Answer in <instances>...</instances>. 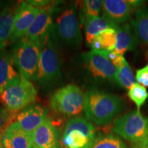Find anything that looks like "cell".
Segmentation results:
<instances>
[{"label":"cell","instance_id":"30bf717a","mask_svg":"<svg viewBox=\"0 0 148 148\" xmlns=\"http://www.w3.org/2000/svg\"><path fill=\"white\" fill-rule=\"evenodd\" d=\"M143 1L105 0L102 3L103 17L116 25L125 23L134 10L143 8Z\"/></svg>","mask_w":148,"mask_h":148},{"label":"cell","instance_id":"ac0fdd59","mask_svg":"<svg viewBox=\"0 0 148 148\" xmlns=\"http://www.w3.org/2000/svg\"><path fill=\"white\" fill-rule=\"evenodd\" d=\"M137 41L133 27L128 23L122 24L116 29V43L114 51L123 55L127 51L136 48Z\"/></svg>","mask_w":148,"mask_h":148},{"label":"cell","instance_id":"f1b7e54d","mask_svg":"<svg viewBox=\"0 0 148 148\" xmlns=\"http://www.w3.org/2000/svg\"><path fill=\"white\" fill-rule=\"evenodd\" d=\"M141 148H148V145L145 146V147H141Z\"/></svg>","mask_w":148,"mask_h":148},{"label":"cell","instance_id":"d6986e66","mask_svg":"<svg viewBox=\"0 0 148 148\" xmlns=\"http://www.w3.org/2000/svg\"><path fill=\"white\" fill-rule=\"evenodd\" d=\"M119 25L108 21L104 17L92 18L85 23V37L86 41L90 45L92 40L98 34L109 28L117 29Z\"/></svg>","mask_w":148,"mask_h":148},{"label":"cell","instance_id":"7402d4cb","mask_svg":"<svg viewBox=\"0 0 148 148\" xmlns=\"http://www.w3.org/2000/svg\"><path fill=\"white\" fill-rule=\"evenodd\" d=\"M103 1L101 0H86L81 1L79 9V21L82 25L92 18L99 17L101 10L102 9Z\"/></svg>","mask_w":148,"mask_h":148},{"label":"cell","instance_id":"cb8c5ba5","mask_svg":"<svg viewBox=\"0 0 148 148\" xmlns=\"http://www.w3.org/2000/svg\"><path fill=\"white\" fill-rule=\"evenodd\" d=\"M116 79L117 84L127 89L136 83V77L127 60L123 65L116 68Z\"/></svg>","mask_w":148,"mask_h":148},{"label":"cell","instance_id":"3957f363","mask_svg":"<svg viewBox=\"0 0 148 148\" xmlns=\"http://www.w3.org/2000/svg\"><path fill=\"white\" fill-rule=\"evenodd\" d=\"M112 130L129 142L133 148L148 145V117L137 109L114 119Z\"/></svg>","mask_w":148,"mask_h":148},{"label":"cell","instance_id":"9a60e30c","mask_svg":"<svg viewBox=\"0 0 148 148\" xmlns=\"http://www.w3.org/2000/svg\"><path fill=\"white\" fill-rule=\"evenodd\" d=\"M19 5L20 2L8 3L0 11V51L4 49L10 42Z\"/></svg>","mask_w":148,"mask_h":148},{"label":"cell","instance_id":"f546056e","mask_svg":"<svg viewBox=\"0 0 148 148\" xmlns=\"http://www.w3.org/2000/svg\"><path fill=\"white\" fill-rule=\"evenodd\" d=\"M0 8H1V7H0ZM1 10H2V9H1ZM1 10H0V11H1Z\"/></svg>","mask_w":148,"mask_h":148},{"label":"cell","instance_id":"277c9868","mask_svg":"<svg viewBox=\"0 0 148 148\" xmlns=\"http://www.w3.org/2000/svg\"><path fill=\"white\" fill-rule=\"evenodd\" d=\"M42 44L23 39L14 43L10 52L18 73L29 81L37 78Z\"/></svg>","mask_w":148,"mask_h":148},{"label":"cell","instance_id":"5bb4252c","mask_svg":"<svg viewBox=\"0 0 148 148\" xmlns=\"http://www.w3.org/2000/svg\"><path fill=\"white\" fill-rule=\"evenodd\" d=\"M33 145L36 148H60L59 135L51 119H47L31 134Z\"/></svg>","mask_w":148,"mask_h":148},{"label":"cell","instance_id":"603a6c76","mask_svg":"<svg viewBox=\"0 0 148 148\" xmlns=\"http://www.w3.org/2000/svg\"><path fill=\"white\" fill-rule=\"evenodd\" d=\"M89 148H127V147L118 136L103 134L95 137Z\"/></svg>","mask_w":148,"mask_h":148},{"label":"cell","instance_id":"6da1fadb","mask_svg":"<svg viewBox=\"0 0 148 148\" xmlns=\"http://www.w3.org/2000/svg\"><path fill=\"white\" fill-rule=\"evenodd\" d=\"M125 107L123 99L114 94L97 89L86 93L84 111L86 119L98 125L109 124Z\"/></svg>","mask_w":148,"mask_h":148},{"label":"cell","instance_id":"ffe728a7","mask_svg":"<svg viewBox=\"0 0 148 148\" xmlns=\"http://www.w3.org/2000/svg\"><path fill=\"white\" fill-rule=\"evenodd\" d=\"M116 43V29L109 28L103 31L94 38L90 47L92 50L113 51Z\"/></svg>","mask_w":148,"mask_h":148},{"label":"cell","instance_id":"7c38bea8","mask_svg":"<svg viewBox=\"0 0 148 148\" xmlns=\"http://www.w3.org/2000/svg\"><path fill=\"white\" fill-rule=\"evenodd\" d=\"M53 5H48L40 10L34 23L31 25L24 39L30 41L38 42L42 45L49 36L53 26Z\"/></svg>","mask_w":148,"mask_h":148},{"label":"cell","instance_id":"ba28073f","mask_svg":"<svg viewBox=\"0 0 148 148\" xmlns=\"http://www.w3.org/2000/svg\"><path fill=\"white\" fill-rule=\"evenodd\" d=\"M85 97L86 93L80 88L68 84L53 94L50 99V106L56 112L68 116H75L84 111Z\"/></svg>","mask_w":148,"mask_h":148},{"label":"cell","instance_id":"4316f807","mask_svg":"<svg viewBox=\"0 0 148 148\" xmlns=\"http://www.w3.org/2000/svg\"><path fill=\"white\" fill-rule=\"evenodd\" d=\"M104 51L106 56L108 57V58L111 61V62L115 66L116 69L123 65L124 62L126 61L125 58L123 57V55L119 54V53L115 52L114 51H110V52L106 51Z\"/></svg>","mask_w":148,"mask_h":148},{"label":"cell","instance_id":"7a4b0ae2","mask_svg":"<svg viewBox=\"0 0 148 148\" xmlns=\"http://www.w3.org/2000/svg\"><path fill=\"white\" fill-rule=\"evenodd\" d=\"M55 44L56 42L70 49L81 47L82 36L77 16L76 3H73L59 14L49 34Z\"/></svg>","mask_w":148,"mask_h":148},{"label":"cell","instance_id":"52a82bcc","mask_svg":"<svg viewBox=\"0 0 148 148\" xmlns=\"http://www.w3.org/2000/svg\"><path fill=\"white\" fill-rule=\"evenodd\" d=\"M86 73L97 82L117 84L116 69L103 51L91 50L80 55Z\"/></svg>","mask_w":148,"mask_h":148},{"label":"cell","instance_id":"9c48e42d","mask_svg":"<svg viewBox=\"0 0 148 148\" xmlns=\"http://www.w3.org/2000/svg\"><path fill=\"white\" fill-rule=\"evenodd\" d=\"M95 137L94 125L84 118L75 117L66 122L61 140L66 148H89Z\"/></svg>","mask_w":148,"mask_h":148},{"label":"cell","instance_id":"2e32d148","mask_svg":"<svg viewBox=\"0 0 148 148\" xmlns=\"http://www.w3.org/2000/svg\"><path fill=\"white\" fill-rule=\"evenodd\" d=\"M3 148H33L31 134L13 122L5 130L2 138Z\"/></svg>","mask_w":148,"mask_h":148},{"label":"cell","instance_id":"e0dca14e","mask_svg":"<svg viewBox=\"0 0 148 148\" xmlns=\"http://www.w3.org/2000/svg\"><path fill=\"white\" fill-rule=\"evenodd\" d=\"M14 66L10 51L5 49L0 51V93L3 88L21 77Z\"/></svg>","mask_w":148,"mask_h":148},{"label":"cell","instance_id":"83f0119b","mask_svg":"<svg viewBox=\"0 0 148 148\" xmlns=\"http://www.w3.org/2000/svg\"><path fill=\"white\" fill-rule=\"evenodd\" d=\"M136 81L145 87H148V63L136 72Z\"/></svg>","mask_w":148,"mask_h":148},{"label":"cell","instance_id":"44dd1931","mask_svg":"<svg viewBox=\"0 0 148 148\" xmlns=\"http://www.w3.org/2000/svg\"><path fill=\"white\" fill-rule=\"evenodd\" d=\"M131 23L138 40L148 45V8L143 7L136 11Z\"/></svg>","mask_w":148,"mask_h":148},{"label":"cell","instance_id":"d4e9b609","mask_svg":"<svg viewBox=\"0 0 148 148\" xmlns=\"http://www.w3.org/2000/svg\"><path fill=\"white\" fill-rule=\"evenodd\" d=\"M130 99L135 103L137 110H140V108L145 103L148 98V92L145 86L138 83L133 84L127 92Z\"/></svg>","mask_w":148,"mask_h":148},{"label":"cell","instance_id":"484cf974","mask_svg":"<svg viewBox=\"0 0 148 148\" xmlns=\"http://www.w3.org/2000/svg\"><path fill=\"white\" fill-rule=\"evenodd\" d=\"M16 112L8 110L3 106H0V136H3L9 125L13 123L12 121L17 116Z\"/></svg>","mask_w":148,"mask_h":148},{"label":"cell","instance_id":"8992f818","mask_svg":"<svg viewBox=\"0 0 148 148\" xmlns=\"http://www.w3.org/2000/svg\"><path fill=\"white\" fill-rule=\"evenodd\" d=\"M37 92L28 79L21 77L3 88L0 93V102L12 112H18L32 105L36 99Z\"/></svg>","mask_w":148,"mask_h":148},{"label":"cell","instance_id":"4fadbf2b","mask_svg":"<svg viewBox=\"0 0 148 148\" xmlns=\"http://www.w3.org/2000/svg\"><path fill=\"white\" fill-rule=\"evenodd\" d=\"M48 109L38 104H32L23 108L17 114L16 123L28 134H32L45 121Z\"/></svg>","mask_w":148,"mask_h":148},{"label":"cell","instance_id":"4dcf8cb0","mask_svg":"<svg viewBox=\"0 0 148 148\" xmlns=\"http://www.w3.org/2000/svg\"><path fill=\"white\" fill-rule=\"evenodd\" d=\"M33 148H36V147H33Z\"/></svg>","mask_w":148,"mask_h":148},{"label":"cell","instance_id":"8fae6325","mask_svg":"<svg viewBox=\"0 0 148 148\" xmlns=\"http://www.w3.org/2000/svg\"><path fill=\"white\" fill-rule=\"evenodd\" d=\"M41 8L34 6L27 1H21L14 21L10 42L15 43L23 39L30 28Z\"/></svg>","mask_w":148,"mask_h":148},{"label":"cell","instance_id":"5b68a950","mask_svg":"<svg viewBox=\"0 0 148 148\" xmlns=\"http://www.w3.org/2000/svg\"><path fill=\"white\" fill-rule=\"evenodd\" d=\"M56 45L50 36L42 45L36 81L40 86L50 89L60 80L61 64Z\"/></svg>","mask_w":148,"mask_h":148}]
</instances>
